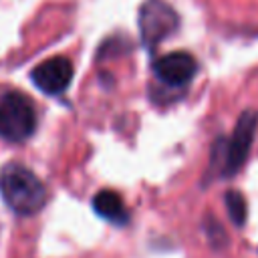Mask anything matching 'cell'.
I'll return each mask as SVG.
<instances>
[{"mask_svg":"<svg viewBox=\"0 0 258 258\" xmlns=\"http://www.w3.org/2000/svg\"><path fill=\"white\" fill-rule=\"evenodd\" d=\"M0 194L6 206L18 216H32L46 204L44 183L24 165L8 163L0 171Z\"/></svg>","mask_w":258,"mask_h":258,"instance_id":"obj_1","label":"cell"},{"mask_svg":"<svg viewBox=\"0 0 258 258\" xmlns=\"http://www.w3.org/2000/svg\"><path fill=\"white\" fill-rule=\"evenodd\" d=\"M139 36L147 48H155L179 28V16L165 0H145L137 16Z\"/></svg>","mask_w":258,"mask_h":258,"instance_id":"obj_2","label":"cell"},{"mask_svg":"<svg viewBox=\"0 0 258 258\" xmlns=\"http://www.w3.org/2000/svg\"><path fill=\"white\" fill-rule=\"evenodd\" d=\"M36 129L34 105L20 93H8L0 101V137L20 143Z\"/></svg>","mask_w":258,"mask_h":258,"instance_id":"obj_3","label":"cell"},{"mask_svg":"<svg viewBox=\"0 0 258 258\" xmlns=\"http://www.w3.org/2000/svg\"><path fill=\"white\" fill-rule=\"evenodd\" d=\"M256 127H258V111L248 109L238 117L228 147L224 149V175H234L244 165L254 141Z\"/></svg>","mask_w":258,"mask_h":258,"instance_id":"obj_4","label":"cell"},{"mask_svg":"<svg viewBox=\"0 0 258 258\" xmlns=\"http://www.w3.org/2000/svg\"><path fill=\"white\" fill-rule=\"evenodd\" d=\"M32 83L46 95H60L73 81V62L67 56H52L36 64L30 73Z\"/></svg>","mask_w":258,"mask_h":258,"instance_id":"obj_5","label":"cell"},{"mask_svg":"<svg viewBox=\"0 0 258 258\" xmlns=\"http://www.w3.org/2000/svg\"><path fill=\"white\" fill-rule=\"evenodd\" d=\"M198 71V62L189 52H167L153 62V73L157 81L167 87H183L187 85Z\"/></svg>","mask_w":258,"mask_h":258,"instance_id":"obj_6","label":"cell"},{"mask_svg":"<svg viewBox=\"0 0 258 258\" xmlns=\"http://www.w3.org/2000/svg\"><path fill=\"white\" fill-rule=\"evenodd\" d=\"M93 210L101 218H105L113 224H125L129 220L123 198L117 191H111V189H103L93 198Z\"/></svg>","mask_w":258,"mask_h":258,"instance_id":"obj_7","label":"cell"},{"mask_svg":"<svg viewBox=\"0 0 258 258\" xmlns=\"http://www.w3.org/2000/svg\"><path fill=\"white\" fill-rule=\"evenodd\" d=\"M224 202H226V208H228V214H230L232 222L236 226H244L246 216H248V206H246L244 196L240 191H236V189H230L224 196Z\"/></svg>","mask_w":258,"mask_h":258,"instance_id":"obj_8","label":"cell"}]
</instances>
